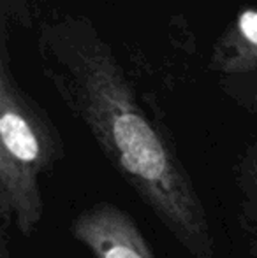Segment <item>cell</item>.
Returning <instances> with one entry per match:
<instances>
[{
    "label": "cell",
    "instance_id": "cell-1",
    "mask_svg": "<svg viewBox=\"0 0 257 258\" xmlns=\"http://www.w3.org/2000/svg\"><path fill=\"white\" fill-rule=\"evenodd\" d=\"M41 72L113 169L192 258H215L202 202L169 136L88 16H49L35 37Z\"/></svg>",
    "mask_w": 257,
    "mask_h": 258
},
{
    "label": "cell",
    "instance_id": "cell-2",
    "mask_svg": "<svg viewBox=\"0 0 257 258\" xmlns=\"http://www.w3.org/2000/svg\"><path fill=\"white\" fill-rule=\"evenodd\" d=\"M64 143L44 107L18 83L7 48L6 23L0 41V218L4 232L23 237L44 216L41 177L60 162Z\"/></svg>",
    "mask_w": 257,
    "mask_h": 258
},
{
    "label": "cell",
    "instance_id": "cell-3",
    "mask_svg": "<svg viewBox=\"0 0 257 258\" xmlns=\"http://www.w3.org/2000/svg\"><path fill=\"white\" fill-rule=\"evenodd\" d=\"M71 234L95 258H157L129 213L110 202L79 213Z\"/></svg>",
    "mask_w": 257,
    "mask_h": 258
},
{
    "label": "cell",
    "instance_id": "cell-4",
    "mask_svg": "<svg viewBox=\"0 0 257 258\" xmlns=\"http://www.w3.org/2000/svg\"><path fill=\"white\" fill-rule=\"evenodd\" d=\"M210 71L222 79L257 74V7H243L217 37Z\"/></svg>",
    "mask_w": 257,
    "mask_h": 258
},
{
    "label": "cell",
    "instance_id": "cell-5",
    "mask_svg": "<svg viewBox=\"0 0 257 258\" xmlns=\"http://www.w3.org/2000/svg\"><path fill=\"white\" fill-rule=\"evenodd\" d=\"M222 90L245 111L257 114V74L222 79Z\"/></svg>",
    "mask_w": 257,
    "mask_h": 258
},
{
    "label": "cell",
    "instance_id": "cell-6",
    "mask_svg": "<svg viewBox=\"0 0 257 258\" xmlns=\"http://www.w3.org/2000/svg\"><path fill=\"white\" fill-rule=\"evenodd\" d=\"M0 258H11V253H9V246H7V237L4 234L2 237V251H0Z\"/></svg>",
    "mask_w": 257,
    "mask_h": 258
}]
</instances>
